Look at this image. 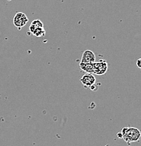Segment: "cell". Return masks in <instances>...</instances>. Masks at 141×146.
Segmentation results:
<instances>
[{
	"mask_svg": "<svg viewBox=\"0 0 141 146\" xmlns=\"http://www.w3.org/2000/svg\"><path fill=\"white\" fill-rule=\"evenodd\" d=\"M136 66L141 70V58H140L138 59L137 61H136Z\"/></svg>",
	"mask_w": 141,
	"mask_h": 146,
	"instance_id": "cell-9",
	"label": "cell"
},
{
	"mask_svg": "<svg viewBox=\"0 0 141 146\" xmlns=\"http://www.w3.org/2000/svg\"><path fill=\"white\" fill-rule=\"evenodd\" d=\"M28 18L26 15L23 12H18L13 17V23L15 27L21 30L23 27L25 26L28 22Z\"/></svg>",
	"mask_w": 141,
	"mask_h": 146,
	"instance_id": "cell-3",
	"label": "cell"
},
{
	"mask_svg": "<svg viewBox=\"0 0 141 146\" xmlns=\"http://www.w3.org/2000/svg\"><path fill=\"white\" fill-rule=\"evenodd\" d=\"M79 68H81V70H82L83 71H84V72H86V73L93 74V63H85L80 62Z\"/></svg>",
	"mask_w": 141,
	"mask_h": 146,
	"instance_id": "cell-6",
	"label": "cell"
},
{
	"mask_svg": "<svg viewBox=\"0 0 141 146\" xmlns=\"http://www.w3.org/2000/svg\"><path fill=\"white\" fill-rule=\"evenodd\" d=\"M81 63H93L95 62V54L91 50H86L83 53L81 59Z\"/></svg>",
	"mask_w": 141,
	"mask_h": 146,
	"instance_id": "cell-5",
	"label": "cell"
},
{
	"mask_svg": "<svg viewBox=\"0 0 141 146\" xmlns=\"http://www.w3.org/2000/svg\"><path fill=\"white\" fill-rule=\"evenodd\" d=\"M80 81H81V84L85 88H90L93 85H95L96 79H95V76L93 74L86 73L80 79Z\"/></svg>",
	"mask_w": 141,
	"mask_h": 146,
	"instance_id": "cell-4",
	"label": "cell"
},
{
	"mask_svg": "<svg viewBox=\"0 0 141 146\" xmlns=\"http://www.w3.org/2000/svg\"><path fill=\"white\" fill-rule=\"evenodd\" d=\"M108 70V63L107 60L101 59L99 61L93 63V74L96 75H103Z\"/></svg>",
	"mask_w": 141,
	"mask_h": 146,
	"instance_id": "cell-2",
	"label": "cell"
},
{
	"mask_svg": "<svg viewBox=\"0 0 141 146\" xmlns=\"http://www.w3.org/2000/svg\"><path fill=\"white\" fill-rule=\"evenodd\" d=\"M120 133L122 134V138L128 144L138 142L141 138L140 131L135 127H124Z\"/></svg>",
	"mask_w": 141,
	"mask_h": 146,
	"instance_id": "cell-1",
	"label": "cell"
},
{
	"mask_svg": "<svg viewBox=\"0 0 141 146\" xmlns=\"http://www.w3.org/2000/svg\"><path fill=\"white\" fill-rule=\"evenodd\" d=\"M37 28H44V24L40 20H34V21L32 22V23L30 24L29 30H30V31L32 33L33 30H34L35 29Z\"/></svg>",
	"mask_w": 141,
	"mask_h": 146,
	"instance_id": "cell-7",
	"label": "cell"
},
{
	"mask_svg": "<svg viewBox=\"0 0 141 146\" xmlns=\"http://www.w3.org/2000/svg\"><path fill=\"white\" fill-rule=\"evenodd\" d=\"M45 33H46V31L44 28H37L32 32V34L37 37H41V36H44Z\"/></svg>",
	"mask_w": 141,
	"mask_h": 146,
	"instance_id": "cell-8",
	"label": "cell"
}]
</instances>
